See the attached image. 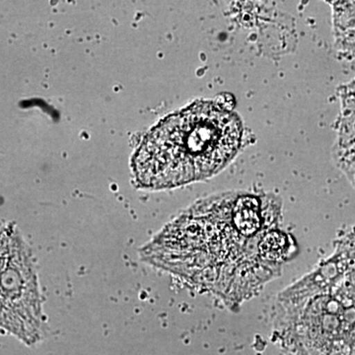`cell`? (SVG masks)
Masks as SVG:
<instances>
[{
    "label": "cell",
    "instance_id": "cell-3",
    "mask_svg": "<svg viewBox=\"0 0 355 355\" xmlns=\"http://www.w3.org/2000/svg\"><path fill=\"white\" fill-rule=\"evenodd\" d=\"M1 328L27 345L48 335L36 261L13 223L1 227Z\"/></svg>",
    "mask_w": 355,
    "mask_h": 355
},
{
    "label": "cell",
    "instance_id": "cell-2",
    "mask_svg": "<svg viewBox=\"0 0 355 355\" xmlns=\"http://www.w3.org/2000/svg\"><path fill=\"white\" fill-rule=\"evenodd\" d=\"M237 114L211 101H197L166 116L150 130L132 159L140 188L164 190L216 176L242 146Z\"/></svg>",
    "mask_w": 355,
    "mask_h": 355
},
{
    "label": "cell",
    "instance_id": "cell-1",
    "mask_svg": "<svg viewBox=\"0 0 355 355\" xmlns=\"http://www.w3.org/2000/svg\"><path fill=\"white\" fill-rule=\"evenodd\" d=\"M280 216L273 195L212 196L168 223L140 249V259L235 309L279 277L297 251Z\"/></svg>",
    "mask_w": 355,
    "mask_h": 355
}]
</instances>
